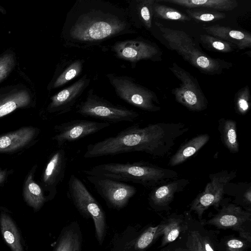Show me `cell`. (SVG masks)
<instances>
[{"label":"cell","mask_w":251,"mask_h":251,"mask_svg":"<svg viewBox=\"0 0 251 251\" xmlns=\"http://www.w3.org/2000/svg\"><path fill=\"white\" fill-rule=\"evenodd\" d=\"M126 12L101 0H77L68 11L61 35L67 46L86 48L135 33Z\"/></svg>","instance_id":"6da1fadb"},{"label":"cell","mask_w":251,"mask_h":251,"mask_svg":"<svg viewBox=\"0 0 251 251\" xmlns=\"http://www.w3.org/2000/svg\"><path fill=\"white\" fill-rule=\"evenodd\" d=\"M6 176V171L0 169V184L5 180Z\"/></svg>","instance_id":"f35d334b"},{"label":"cell","mask_w":251,"mask_h":251,"mask_svg":"<svg viewBox=\"0 0 251 251\" xmlns=\"http://www.w3.org/2000/svg\"><path fill=\"white\" fill-rule=\"evenodd\" d=\"M14 65V59L12 54H6L0 57V81L7 75Z\"/></svg>","instance_id":"836d02e7"},{"label":"cell","mask_w":251,"mask_h":251,"mask_svg":"<svg viewBox=\"0 0 251 251\" xmlns=\"http://www.w3.org/2000/svg\"><path fill=\"white\" fill-rule=\"evenodd\" d=\"M80 245H81V240L80 237L77 240L75 249L74 251H80Z\"/></svg>","instance_id":"60d3db41"},{"label":"cell","mask_w":251,"mask_h":251,"mask_svg":"<svg viewBox=\"0 0 251 251\" xmlns=\"http://www.w3.org/2000/svg\"><path fill=\"white\" fill-rule=\"evenodd\" d=\"M85 176L111 208L125 207L137 192L136 187L125 182L94 175L85 174Z\"/></svg>","instance_id":"9c48e42d"},{"label":"cell","mask_w":251,"mask_h":251,"mask_svg":"<svg viewBox=\"0 0 251 251\" xmlns=\"http://www.w3.org/2000/svg\"><path fill=\"white\" fill-rule=\"evenodd\" d=\"M30 97L26 91H19L10 93L0 98V118L16 109L27 106Z\"/></svg>","instance_id":"cb8c5ba5"},{"label":"cell","mask_w":251,"mask_h":251,"mask_svg":"<svg viewBox=\"0 0 251 251\" xmlns=\"http://www.w3.org/2000/svg\"><path fill=\"white\" fill-rule=\"evenodd\" d=\"M108 122H99L85 120H73L54 126L56 133L52 137L58 146L74 142L95 133L110 126Z\"/></svg>","instance_id":"8fae6325"},{"label":"cell","mask_w":251,"mask_h":251,"mask_svg":"<svg viewBox=\"0 0 251 251\" xmlns=\"http://www.w3.org/2000/svg\"><path fill=\"white\" fill-rule=\"evenodd\" d=\"M37 131L32 126L23 127L0 136V152H11L25 147L35 137Z\"/></svg>","instance_id":"ac0fdd59"},{"label":"cell","mask_w":251,"mask_h":251,"mask_svg":"<svg viewBox=\"0 0 251 251\" xmlns=\"http://www.w3.org/2000/svg\"><path fill=\"white\" fill-rule=\"evenodd\" d=\"M67 195L82 215L92 219L97 239L101 245L105 236L106 224L105 213L100 205L74 175H71L68 181Z\"/></svg>","instance_id":"5b68a950"},{"label":"cell","mask_w":251,"mask_h":251,"mask_svg":"<svg viewBox=\"0 0 251 251\" xmlns=\"http://www.w3.org/2000/svg\"><path fill=\"white\" fill-rule=\"evenodd\" d=\"M116 95L126 102L142 110L156 112L161 109L155 93L126 75L107 74Z\"/></svg>","instance_id":"52a82bcc"},{"label":"cell","mask_w":251,"mask_h":251,"mask_svg":"<svg viewBox=\"0 0 251 251\" xmlns=\"http://www.w3.org/2000/svg\"><path fill=\"white\" fill-rule=\"evenodd\" d=\"M169 69L181 82L172 90L176 100L190 111L200 112L206 109L208 100L197 78L175 62Z\"/></svg>","instance_id":"ba28073f"},{"label":"cell","mask_w":251,"mask_h":251,"mask_svg":"<svg viewBox=\"0 0 251 251\" xmlns=\"http://www.w3.org/2000/svg\"><path fill=\"white\" fill-rule=\"evenodd\" d=\"M234 101L237 113L244 115L248 112L251 106V97L248 85L241 88L236 92Z\"/></svg>","instance_id":"1f68e13d"},{"label":"cell","mask_w":251,"mask_h":251,"mask_svg":"<svg viewBox=\"0 0 251 251\" xmlns=\"http://www.w3.org/2000/svg\"><path fill=\"white\" fill-rule=\"evenodd\" d=\"M76 112L83 116L94 118L110 123L133 122L139 116L136 111L114 104L95 94L92 89L86 99L76 107Z\"/></svg>","instance_id":"8992f818"},{"label":"cell","mask_w":251,"mask_h":251,"mask_svg":"<svg viewBox=\"0 0 251 251\" xmlns=\"http://www.w3.org/2000/svg\"><path fill=\"white\" fill-rule=\"evenodd\" d=\"M0 229L12 251H24L17 226L11 217L5 213H1L0 216Z\"/></svg>","instance_id":"7402d4cb"},{"label":"cell","mask_w":251,"mask_h":251,"mask_svg":"<svg viewBox=\"0 0 251 251\" xmlns=\"http://www.w3.org/2000/svg\"><path fill=\"white\" fill-rule=\"evenodd\" d=\"M188 251H189L188 250Z\"/></svg>","instance_id":"7bdbcfd3"},{"label":"cell","mask_w":251,"mask_h":251,"mask_svg":"<svg viewBox=\"0 0 251 251\" xmlns=\"http://www.w3.org/2000/svg\"><path fill=\"white\" fill-rule=\"evenodd\" d=\"M186 246L189 251H204L201 241V235L197 231H192L190 232Z\"/></svg>","instance_id":"e575fe53"},{"label":"cell","mask_w":251,"mask_h":251,"mask_svg":"<svg viewBox=\"0 0 251 251\" xmlns=\"http://www.w3.org/2000/svg\"><path fill=\"white\" fill-rule=\"evenodd\" d=\"M244 197L247 201L250 203L251 201V187L246 192L244 195Z\"/></svg>","instance_id":"ab89813d"},{"label":"cell","mask_w":251,"mask_h":251,"mask_svg":"<svg viewBox=\"0 0 251 251\" xmlns=\"http://www.w3.org/2000/svg\"><path fill=\"white\" fill-rule=\"evenodd\" d=\"M112 50L119 59L133 63L142 60H157L161 55L155 44L141 39L117 41L112 46Z\"/></svg>","instance_id":"7c38bea8"},{"label":"cell","mask_w":251,"mask_h":251,"mask_svg":"<svg viewBox=\"0 0 251 251\" xmlns=\"http://www.w3.org/2000/svg\"><path fill=\"white\" fill-rule=\"evenodd\" d=\"M155 0L137 1V10L139 19L145 28L150 30L152 27L153 17V6Z\"/></svg>","instance_id":"4dcf8cb0"},{"label":"cell","mask_w":251,"mask_h":251,"mask_svg":"<svg viewBox=\"0 0 251 251\" xmlns=\"http://www.w3.org/2000/svg\"><path fill=\"white\" fill-rule=\"evenodd\" d=\"M200 39L202 46L209 50L229 53L238 49L235 45L209 34H201Z\"/></svg>","instance_id":"4316f807"},{"label":"cell","mask_w":251,"mask_h":251,"mask_svg":"<svg viewBox=\"0 0 251 251\" xmlns=\"http://www.w3.org/2000/svg\"><path fill=\"white\" fill-rule=\"evenodd\" d=\"M163 224L150 226L136 238L126 244L123 251H144L159 236L162 235Z\"/></svg>","instance_id":"44dd1931"},{"label":"cell","mask_w":251,"mask_h":251,"mask_svg":"<svg viewBox=\"0 0 251 251\" xmlns=\"http://www.w3.org/2000/svg\"><path fill=\"white\" fill-rule=\"evenodd\" d=\"M187 15L197 22H209L219 21L226 17L223 12L205 8L186 9Z\"/></svg>","instance_id":"f546056e"},{"label":"cell","mask_w":251,"mask_h":251,"mask_svg":"<svg viewBox=\"0 0 251 251\" xmlns=\"http://www.w3.org/2000/svg\"><path fill=\"white\" fill-rule=\"evenodd\" d=\"M203 28L208 34L231 43L238 50L251 47V34L248 31L236 30L219 25L204 26Z\"/></svg>","instance_id":"e0dca14e"},{"label":"cell","mask_w":251,"mask_h":251,"mask_svg":"<svg viewBox=\"0 0 251 251\" xmlns=\"http://www.w3.org/2000/svg\"><path fill=\"white\" fill-rule=\"evenodd\" d=\"M201 241L204 251H215L209 239L201 235Z\"/></svg>","instance_id":"8d00e7d4"},{"label":"cell","mask_w":251,"mask_h":251,"mask_svg":"<svg viewBox=\"0 0 251 251\" xmlns=\"http://www.w3.org/2000/svg\"><path fill=\"white\" fill-rule=\"evenodd\" d=\"M250 219V213L243 210L239 206L230 204L223 207L206 224L220 228H231L238 231Z\"/></svg>","instance_id":"9a60e30c"},{"label":"cell","mask_w":251,"mask_h":251,"mask_svg":"<svg viewBox=\"0 0 251 251\" xmlns=\"http://www.w3.org/2000/svg\"><path fill=\"white\" fill-rule=\"evenodd\" d=\"M241 237L247 240L249 242L251 241V234L249 232L246 231L243 227L238 230Z\"/></svg>","instance_id":"74e56055"},{"label":"cell","mask_w":251,"mask_h":251,"mask_svg":"<svg viewBox=\"0 0 251 251\" xmlns=\"http://www.w3.org/2000/svg\"><path fill=\"white\" fill-rule=\"evenodd\" d=\"M90 82V78L85 75L69 87L56 93L51 98V102L48 106L49 111L58 115L70 112Z\"/></svg>","instance_id":"4fadbf2b"},{"label":"cell","mask_w":251,"mask_h":251,"mask_svg":"<svg viewBox=\"0 0 251 251\" xmlns=\"http://www.w3.org/2000/svg\"><path fill=\"white\" fill-rule=\"evenodd\" d=\"M176 251H188L187 249L182 250V249H178L176 250Z\"/></svg>","instance_id":"b9f144b4"},{"label":"cell","mask_w":251,"mask_h":251,"mask_svg":"<svg viewBox=\"0 0 251 251\" xmlns=\"http://www.w3.org/2000/svg\"><path fill=\"white\" fill-rule=\"evenodd\" d=\"M23 196L26 202L34 210L40 209L46 201L41 187L33 179L32 172L28 174L25 180Z\"/></svg>","instance_id":"603a6c76"},{"label":"cell","mask_w":251,"mask_h":251,"mask_svg":"<svg viewBox=\"0 0 251 251\" xmlns=\"http://www.w3.org/2000/svg\"><path fill=\"white\" fill-rule=\"evenodd\" d=\"M236 175L235 171L226 170L210 174V181L207 183L204 191L192 201L190 210L195 211L201 218L208 208L219 204L224 195L225 186Z\"/></svg>","instance_id":"30bf717a"},{"label":"cell","mask_w":251,"mask_h":251,"mask_svg":"<svg viewBox=\"0 0 251 251\" xmlns=\"http://www.w3.org/2000/svg\"><path fill=\"white\" fill-rule=\"evenodd\" d=\"M153 16L166 20L179 22H188L191 19L186 14L157 2L155 0L153 6Z\"/></svg>","instance_id":"83f0119b"},{"label":"cell","mask_w":251,"mask_h":251,"mask_svg":"<svg viewBox=\"0 0 251 251\" xmlns=\"http://www.w3.org/2000/svg\"><path fill=\"white\" fill-rule=\"evenodd\" d=\"M168 48L201 73L219 75L232 67V63L220 58H215L204 52L194 39L183 30H176L155 22Z\"/></svg>","instance_id":"277c9868"},{"label":"cell","mask_w":251,"mask_h":251,"mask_svg":"<svg viewBox=\"0 0 251 251\" xmlns=\"http://www.w3.org/2000/svg\"><path fill=\"white\" fill-rule=\"evenodd\" d=\"M184 228V224L181 219H169L166 223L163 224L161 246L174 241Z\"/></svg>","instance_id":"f1b7e54d"},{"label":"cell","mask_w":251,"mask_h":251,"mask_svg":"<svg viewBox=\"0 0 251 251\" xmlns=\"http://www.w3.org/2000/svg\"><path fill=\"white\" fill-rule=\"evenodd\" d=\"M185 124L158 123L131 126L116 135L90 144L84 157L90 158L130 152H143L154 157L167 154L176 140L188 130Z\"/></svg>","instance_id":"7a4b0ae2"},{"label":"cell","mask_w":251,"mask_h":251,"mask_svg":"<svg viewBox=\"0 0 251 251\" xmlns=\"http://www.w3.org/2000/svg\"><path fill=\"white\" fill-rule=\"evenodd\" d=\"M86 175L104 177L123 182H131L146 187H155L177 177V173L144 162L109 163L83 171Z\"/></svg>","instance_id":"3957f363"},{"label":"cell","mask_w":251,"mask_h":251,"mask_svg":"<svg viewBox=\"0 0 251 251\" xmlns=\"http://www.w3.org/2000/svg\"><path fill=\"white\" fill-rule=\"evenodd\" d=\"M219 130L222 141L226 148L232 153H237L239 146L237 138L236 122L231 119H221L219 120Z\"/></svg>","instance_id":"d4e9b609"},{"label":"cell","mask_w":251,"mask_h":251,"mask_svg":"<svg viewBox=\"0 0 251 251\" xmlns=\"http://www.w3.org/2000/svg\"><path fill=\"white\" fill-rule=\"evenodd\" d=\"M228 251H245L246 245L244 242L238 239H231L226 243Z\"/></svg>","instance_id":"d590c367"},{"label":"cell","mask_w":251,"mask_h":251,"mask_svg":"<svg viewBox=\"0 0 251 251\" xmlns=\"http://www.w3.org/2000/svg\"><path fill=\"white\" fill-rule=\"evenodd\" d=\"M209 138L208 134H201L191 139L180 146L172 156L169 165L174 167L186 161L201 149L208 142Z\"/></svg>","instance_id":"ffe728a7"},{"label":"cell","mask_w":251,"mask_h":251,"mask_svg":"<svg viewBox=\"0 0 251 251\" xmlns=\"http://www.w3.org/2000/svg\"><path fill=\"white\" fill-rule=\"evenodd\" d=\"M189 183V180L185 178L175 179L153 187L149 195V201L155 206H167L173 201L175 194L182 191Z\"/></svg>","instance_id":"2e32d148"},{"label":"cell","mask_w":251,"mask_h":251,"mask_svg":"<svg viewBox=\"0 0 251 251\" xmlns=\"http://www.w3.org/2000/svg\"><path fill=\"white\" fill-rule=\"evenodd\" d=\"M80 236L73 227L63 231L55 251H74L76 242Z\"/></svg>","instance_id":"d6a6232c"},{"label":"cell","mask_w":251,"mask_h":251,"mask_svg":"<svg viewBox=\"0 0 251 251\" xmlns=\"http://www.w3.org/2000/svg\"><path fill=\"white\" fill-rule=\"evenodd\" d=\"M67 162L65 151L59 149L52 154L45 168L42 183L44 188L49 191L52 197L56 194L58 184L64 178Z\"/></svg>","instance_id":"5bb4252c"},{"label":"cell","mask_w":251,"mask_h":251,"mask_svg":"<svg viewBox=\"0 0 251 251\" xmlns=\"http://www.w3.org/2000/svg\"><path fill=\"white\" fill-rule=\"evenodd\" d=\"M191 8H205L218 11H229L236 8L238 5L236 0H156Z\"/></svg>","instance_id":"d6986e66"},{"label":"cell","mask_w":251,"mask_h":251,"mask_svg":"<svg viewBox=\"0 0 251 251\" xmlns=\"http://www.w3.org/2000/svg\"><path fill=\"white\" fill-rule=\"evenodd\" d=\"M84 61L83 59H75L66 63L63 70L58 74L52 83V88H57L66 84L79 75L82 70Z\"/></svg>","instance_id":"484cf974"}]
</instances>
